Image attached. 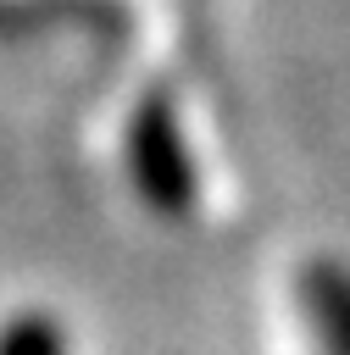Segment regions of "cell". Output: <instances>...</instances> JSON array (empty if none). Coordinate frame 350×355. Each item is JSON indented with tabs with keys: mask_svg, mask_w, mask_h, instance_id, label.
Listing matches in <instances>:
<instances>
[{
	"mask_svg": "<svg viewBox=\"0 0 350 355\" xmlns=\"http://www.w3.org/2000/svg\"><path fill=\"white\" fill-rule=\"evenodd\" d=\"M128 166H133V183L139 194L178 216L189 211L194 200V161H189V144L178 133V116H172V100L167 94H150L139 111H133V128H128Z\"/></svg>",
	"mask_w": 350,
	"mask_h": 355,
	"instance_id": "1",
	"label": "cell"
},
{
	"mask_svg": "<svg viewBox=\"0 0 350 355\" xmlns=\"http://www.w3.org/2000/svg\"><path fill=\"white\" fill-rule=\"evenodd\" d=\"M306 305L328 355H350V272L339 261H317L306 272Z\"/></svg>",
	"mask_w": 350,
	"mask_h": 355,
	"instance_id": "2",
	"label": "cell"
},
{
	"mask_svg": "<svg viewBox=\"0 0 350 355\" xmlns=\"http://www.w3.org/2000/svg\"><path fill=\"white\" fill-rule=\"evenodd\" d=\"M0 355H67V338L50 316H17L0 333Z\"/></svg>",
	"mask_w": 350,
	"mask_h": 355,
	"instance_id": "3",
	"label": "cell"
}]
</instances>
